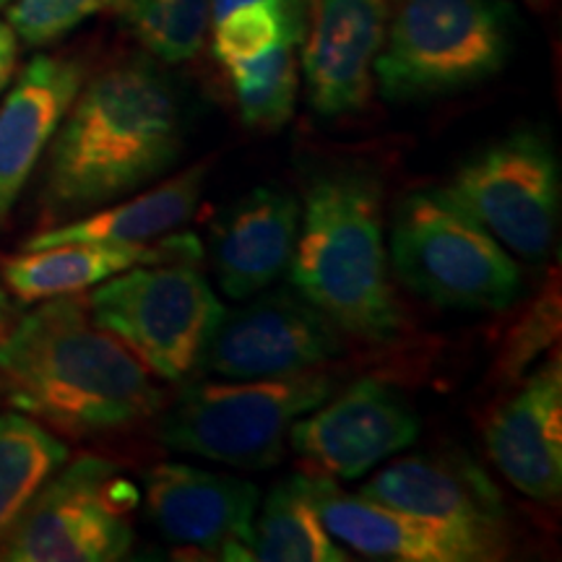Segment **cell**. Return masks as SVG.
<instances>
[{
  "mask_svg": "<svg viewBox=\"0 0 562 562\" xmlns=\"http://www.w3.org/2000/svg\"><path fill=\"white\" fill-rule=\"evenodd\" d=\"M0 396L76 438L128 430L161 409L151 372L79 294L42 302L0 339Z\"/></svg>",
  "mask_w": 562,
  "mask_h": 562,
  "instance_id": "6da1fadb",
  "label": "cell"
},
{
  "mask_svg": "<svg viewBox=\"0 0 562 562\" xmlns=\"http://www.w3.org/2000/svg\"><path fill=\"white\" fill-rule=\"evenodd\" d=\"M186 123L178 91L149 60L104 68L63 117L47 157L42 203L55 216L108 206L178 165Z\"/></svg>",
  "mask_w": 562,
  "mask_h": 562,
  "instance_id": "7a4b0ae2",
  "label": "cell"
},
{
  "mask_svg": "<svg viewBox=\"0 0 562 562\" xmlns=\"http://www.w3.org/2000/svg\"><path fill=\"white\" fill-rule=\"evenodd\" d=\"M286 271L292 290L339 331L372 344L402 331L404 313L391 284L383 191L375 175L341 167L311 182Z\"/></svg>",
  "mask_w": 562,
  "mask_h": 562,
  "instance_id": "3957f363",
  "label": "cell"
},
{
  "mask_svg": "<svg viewBox=\"0 0 562 562\" xmlns=\"http://www.w3.org/2000/svg\"><path fill=\"white\" fill-rule=\"evenodd\" d=\"M389 261L406 290L451 311L497 313L521 294V266L446 188L398 201Z\"/></svg>",
  "mask_w": 562,
  "mask_h": 562,
  "instance_id": "277c9868",
  "label": "cell"
},
{
  "mask_svg": "<svg viewBox=\"0 0 562 562\" xmlns=\"http://www.w3.org/2000/svg\"><path fill=\"white\" fill-rule=\"evenodd\" d=\"M334 393L321 370L261 381L186 383L159 422V440L178 453L263 472L284 456L292 425Z\"/></svg>",
  "mask_w": 562,
  "mask_h": 562,
  "instance_id": "5b68a950",
  "label": "cell"
},
{
  "mask_svg": "<svg viewBox=\"0 0 562 562\" xmlns=\"http://www.w3.org/2000/svg\"><path fill=\"white\" fill-rule=\"evenodd\" d=\"M508 55L510 13L503 0H398L375 81L391 102L435 100L495 76Z\"/></svg>",
  "mask_w": 562,
  "mask_h": 562,
  "instance_id": "8992f818",
  "label": "cell"
},
{
  "mask_svg": "<svg viewBox=\"0 0 562 562\" xmlns=\"http://www.w3.org/2000/svg\"><path fill=\"white\" fill-rule=\"evenodd\" d=\"M87 305L91 318L165 383H186L201 368L227 311L193 261L117 273L97 284Z\"/></svg>",
  "mask_w": 562,
  "mask_h": 562,
  "instance_id": "52a82bcc",
  "label": "cell"
},
{
  "mask_svg": "<svg viewBox=\"0 0 562 562\" xmlns=\"http://www.w3.org/2000/svg\"><path fill=\"white\" fill-rule=\"evenodd\" d=\"M446 193L505 250L542 266L558 240L560 161L544 133L513 131L453 172Z\"/></svg>",
  "mask_w": 562,
  "mask_h": 562,
  "instance_id": "ba28073f",
  "label": "cell"
},
{
  "mask_svg": "<svg viewBox=\"0 0 562 562\" xmlns=\"http://www.w3.org/2000/svg\"><path fill=\"white\" fill-rule=\"evenodd\" d=\"M136 492L100 456L63 463L13 526L5 562H115L128 558Z\"/></svg>",
  "mask_w": 562,
  "mask_h": 562,
  "instance_id": "9c48e42d",
  "label": "cell"
},
{
  "mask_svg": "<svg viewBox=\"0 0 562 562\" xmlns=\"http://www.w3.org/2000/svg\"><path fill=\"white\" fill-rule=\"evenodd\" d=\"M362 495L430 526L463 562L501 560L510 550L505 503L480 467L456 456H406L364 482Z\"/></svg>",
  "mask_w": 562,
  "mask_h": 562,
  "instance_id": "30bf717a",
  "label": "cell"
},
{
  "mask_svg": "<svg viewBox=\"0 0 562 562\" xmlns=\"http://www.w3.org/2000/svg\"><path fill=\"white\" fill-rule=\"evenodd\" d=\"M341 351L339 326L294 290L252 294L224 311L201 368L224 381H261L318 370Z\"/></svg>",
  "mask_w": 562,
  "mask_h": 562,
  "instance_id": "8fae6325",
  "label": "cell"
},
{
  "mask_svg": "<svg viewBox=\"0 0 562 562\" xmlns=\"http://www.w3.org/2000/svg\"><path fill=\"white\" fill-rule=\"evenodd\" d=\"M417 438L419 417L404 393L378 378H360L302 414L286 440L318 474L362 480Z\"/></svg>",
  "mask_w": 562,
  "mask_h": 562,
  "instance_id": "7c38bea8",
  "label": "cell"
},
{
  "mask_svg": "<svg viewBox=\"0 0 562 562\" xmlns=\"http://www.w3.org/2000/svg\"><path fill=\"white\" fill-rule=\"evenodd\" d=\"M258 503L261 492L240 476L170 461L146 474V510L161 537L222 560H252Z\"/></svg>",
  "mask_w": 562,
  "mask_h": 562,
  "instance_id": "4fadbf2b",
  "label": "cell"
},
{
  "mask_svg": "<svg viewBox=\"0 0 562 562\" xmlns=\"http://www.w3.org/2000/svg\"><path fill=\"white\" fill-rule=\"evenodd\" d=\"M389 19V0H315L302 37V79L307 104L323 121L368 104Z\"/></svg>",
  "mask_w": 562,
  "mask_h": 562,
  "instance_id": "5bb4252c",
  "label": "cell"
},
{
  "mask_svg": "<svg viewBox=\"0 0 562 562\" xmlns=\"http://www.w3.org/2000/svg\"><path fill=\"white\" fill-rule=\"evenodd\" d=\"M484 442L492 463L521 495L558 503L562 495V368L544 362L492 414Z\"/></svg>",
  "mask_w": 562,
  "mask_h": 562,
  "instance_id": "9a60e30c",
  "label": "cell"
},
{
  "mask_svg": "<svg viewBox=\"0 0 562 562\" xmlns=\"http://www.w3.org/2000/svg\"><path fill=\"white\" fill-rule=\"evenodd\" d=\"M302 206L279 186L252 188L216 216L209 258L229 300H250L290 269Z\"/></svg>",
  "mask_w": 562,
  "mask_h": 562,
  "instance_id": "2e32d148",
  "label": "cell"
},
{
  "mask_svg": "<svg viewBox=\"0 0 562 562\" xmlns=\"http://www.w3.org/2000/svg\"><path fill=\"white\" fill-rule=\"evenodd\" d=\"M83 83L76 60L37 55L0 104V227L50 149L63 117Z\"/></svg>",
  "mask_w": 562,
  "mask_h": 562,
  "instance_id": "e0dca14e",
  "label": "cell"
},
{
  "mask_svg": "<svg viewBox=\"0 0 562 562\" xmlns=\"http://www.w3.org/2000/svg\"><path fill=\"white\" fill-rule=\"evenodd\" d=\"M203 245L191 232L167 235L149 245L66 243L24 250L3 261V281L21 302L79 294L136 266L201 261Z\"/></svg>",
  "mask_w": 562,
  "mask_h": 562,
  "instance_id": "ac0fdd59",
  "label": "cell"
},
{
  "mask_svg": "<svg viewBox=\"0 0 562 562\" xmlns=\"http://www.w3.org/2000/svg\"><path fill=\"white\" fill-rule=\"evenodd\" d=\"M209 161H195L170 180L159 182L133 199L112 201L94 214L42 229L24 243V250L50 248L66 243H112V245H149L178 232L193 220L206 188Z\"/></svg>",
  "mask_w": 562,
  "mask_h": 562,
  "instance_id": "d6986e66",
  "label": "cell"
},
{
  "mask_svg": "<svg viewBox=\"0 0 562 562\" xmlns=\"http://www.w3.org/2000/svg\"><path fill=\"white\" fill-rule=\"evenodd\" d=\"M321 516L344 550L385 562H463L430 526L414 521L389 505L360 495H344L331 480L321 492Z\"/></svg>",
  "mask_w": 562,
  "mask_h": 562,
  "instance_id": "ffe728a7",
  "label": "cell"
},
{
  "mask_svg": "<svg viewBox=\"0 0 562 562\" xmlns=\"http://www.w3.org/2000/svg\"><path fill=\"white\" fill-rule=\"evenodd\" d=\"M328 476L292 474L277 482L252 521V560L347 562L349 552L328 533L321 492Z\"/></svg>",
  "mask_w": 562,
  "mask_h": 562,
  "instance_id": "44dd1931",
  "label": "cell"
},
{
  "mask_svg": "<svg viewBox=\"0 0 562 562\" xmlns=\"http://www.w3.org/2000/svg\"><path fill=\"white\" fill-rule=\"evenodd\" d=\"M66 461V442L42 422L21 412L0 414V547Z\"/></svg>",
  "mask_w": 562,
  "mask_h": 562,
  "instance_id": "7402d4cb",
  "label": "cell"
},
{
  "mask_svg": "<svg viewBox=\"0 0 562 562\" xmlns=\"http://www.w3.org/2000/svg\"><path fill=\"white\" fill-rule=\"evenodd\" d=\"M108 9L146 53L170 66L195 58L211 21L209 0H110Z\"/></svg>",
  "mask_w": 562,
  "mask_h": 562,
  "instance_id": "603a6c76",
  "label": "cell"
},
{
  "mask_svg": "<svg viewBox=\"0 0 562 562\" xmlns=\"http://www.w3.org/2000/svg\"><path fill=\"white\" fill-rule=\"evenodd\" d=\"M227 70L245 125L277 131L290 123L300 89L294 42H281L261 58L237 63Z\"/></svg>",
  "mask_w": 562,
  "mask_h": 562,
  "instance_id": "cb8c5ba5",
  "label": "cell"
},
{
  "mask_svg": "<svg viewBox=\"0 0 562 562\" xmlns=\"http://www.w3.org/2000/svg\"><path fill=\"white\" fill-rule=\"evenodd\" d=\"M281 42H302V32L281 5L263 0L224 13L214 21V53L224 68L271 53Z\"/></svg>",
  "mask_w": 562,
  "mask_h": 562,
  "instance_id": "d4e9b609",
  "label": "cell"
},
{
  "mask_svg": "<svg viewBox=\"0 0 562 562\" xmlns=\"http://www.w3.org/2000/svg\"><path fill=\"white\" fill-rule=\"evenodd\" d=\"M9 24L21 42L32 47L50 45L97 16L110 0H11Z\"/></svg>",
  "mask_w": 562,
  "mask_h": 562,
  "instance_id": "484cf974",
  "label": "cell"
},
{
  "mask_svg": "<svg viewBox=\"0 0 562 562\" xmlns=\"http://www.w3.org/2000/svg\"><path fill=\"white\" fill-rule=\"evenodd\" d=\"M544 305H539L537 311H533V321H526L524 326V334L521 339H516L510 344V351L508 357H505V370L510 372V375H516L518 370H524L526 364H529L533 357L539 355V349H544L547 344L552 341V328L550 323H554L558 318L552 321V313L558 311V302L550 305V300H542Z\"/></svg>",
  "mask_w": 562,
  "mask_h": 562,
  "instance_id": "4316f807",
  "label": "cell"
},
{
  "mask_svg": "<svg viewBox=\"0 0 562 562\" xmlns=\"http://www.w3.org/2000/svg\"><path fill=\"white\" fill-rule=\"evenodd\" d=\"M248 3H263V0H209L211 5V19H222L224 13L240 9V5H248ZM271 3H277L290 13V19L297 24V30L302 32V37H305V30H307V21H311V13H313V5L315 0H271Z\"/></svg>",
  "mask_w": 562,
  "mask_h": 562,
  "instance_id": "83f0119b",
  "label": "cell"
},
{
  "mask_svg": "<svg viewBox=\"0 0 562 562\" xmlns=\"http://www.w3.org/2000/svg\"><path fill=\"white\" fill-rule=\"evenodd\" d=\"M19 58V37L11 30L9 21L0 19V97H3L5 87L13 79V70H16Z\"/></svg>",
  "mask_w": 562,
  "mask_h": 562,
  "instance_id": "f1b7e54d",
  "label": "cell"
},
{
  "mask_svg": "<svg viewBox=\"0 0 562 562\" xmlns=\"http://www.w3.org/2000/svg\"><path fill=\"white\" fill-rule=\"evenodd\" d=\"M5 321H9V294H5L3 284H0V328L5 326Z\"/></svg>",
  "mask_w": 562,
  "mask_h": 562,
  "instance_id": "f546056e",
  "label": "cell"
},
{
  "mask_svg": "<svg viewBox=\"0 0 562 562\" xmlns=\"http://www.w3.org/2000/svg\"><path fill=\"white\" fill-rule=\"evenodd\" d=\"M11 3V0H0V5H9Z\"/></svg>",
  "mask_w": 562,
  "mask_h": 562,
  "instance_id": "4dcf8cb0",
  "label": "cell"
}]
</instances>
